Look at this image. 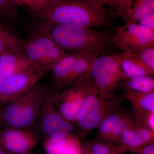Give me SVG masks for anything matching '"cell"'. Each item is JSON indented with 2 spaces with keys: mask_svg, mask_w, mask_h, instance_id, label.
Wrapping results in <instances>:
<instances>
[{
  "mask_svg": "<svg viewBox=\"0 0 154 154\" xmlns=\"http://www.w3.org/2000/svg\"><path fill=\"white\" fill-rule=\"evenodd\" d=\"M81 154H93L91 150V143H87L84 147H82Z\"/></svg>",
  "mask_w": 154,
  "mask_h": 154,
  "instance_id": "d6a6232c",
  "label": "cell"
},
{
  "mask_svg": "<svg viewBox=\"0 0 154 154\" xmlns=\"http://www.w3.org/2000/svg\"><path fill=\"white\" fill-rule=\"evenodd\" d=\"M32 27L47 34L64 50L91 53L98 56L111 51L113 36L102 30L69 25L35 23Z\"/></svg>",
  "mask_w": 154,
  "mask_h": 154,
  "instance_id": "7a4b0ae2",
  "label": "cell"
},
{
  "mask_svg": "<svg viewBox=\"0 0 154 154\" xmlns=\"http://www.w3.org/2000/svg\"><path fill=\"white\" fill-rule=\"evenodd\" d=\"M93 154H123L128 149L122 145H115L97 140L91 144Z\"/></svg>",
  "mask_w": 154,
  "mask_h": 154,
  "instance_id": "603a6c76",
  "label": "cell"
},
{
  "mask_svg": "<svg viewBox=\"0 0 154 154\" xmlns=\"http://www.w3.org/2000/svg\"><path fill=\"white\" fill-rule=\"evenodd\" d=\"M29 0H10L11 4L15 8L22 6H26Z\"/></svg>",
  "mask_w": 154,
  "mask_h": 154,
  "instance_id": "4dcf8cb0",
  "label": "cell"
},
{
  "mask_svg": "<svg viewBox=\"0 0 154 154\" xmlns=\"http://www.w3.org/2000/svg\"><path fill=\"white\" fill-rule=\"evenodd\" d=\"M17 10L10 0H0V20L11 25L12 24H22Z\"/></svg>",
  "mask_w": 154,
  "mask_h": 154,
  "instance_id": "7402d4cb",
  "label": "cell"
},
{
  "mask_svg": "<svg viewBox=\"0 0 154 154\" xmlns=\"http://www.w3.org/2000/svg\"><path fill=\"white\" fill-rule=\"evenodd\" d=\"M154 132L135 121L122 134L120 143L128 150L153 143Z\"/></svg>",
  "mask_w": 154,
  "mask_h": 154,
  "instance_id": "9a60e30c",
  "label": "cell"
},
{
  "mask_svg": "<svg viewBox=\"0 0 154 154\" xmlns=\"http://www.w3.org/2000/svg\"><path fill=\"white\" fill-rule=\"evenodd\" d=\"M0 70L4 78L27 73H47L32 62L22 52L0 55Z\"/></svg>",
  "mask_w": 154,
  "mask_h": 154,
  "instance_id": "7c38bea8",
  "label": "cell"
},
{
  "mask_svg": "<svg viewBox=\"0 0 154 154\" xmlns=\"http://www.w3.org/2000/svg\"><path fill=\"white\" fill-rule=\"evenodd\" d=\"M58 91L45 88L38 118L42 131L48 137H66L72 134L74 127L62 116L56 105Z\"/></svg>",
  "mask_w": 154,
  "mask_h": 154,
  "instance_id": "52a82bcc",
  "label": "cell"
},
{
  "mask_svg": "<svg viewBox=\"0 0 154 154\" xmlns=\"http://www.w3.org/2000/svg\"><path fill=\"white\" fill-rule=\"evenodd\" d=\"M1 113H0V122H1Z\"/></svg>",
  "mask_w": 154,
  "mask_h": 154,
  "instance_id": "e575fe53",
  "label": "cell"
},
{
  "mask_svg": "<svg viewBox=\"0 0 154 154\" xmlns=\"http://www.w3.org/2000/svg\"><path fill=\"white\" fill-rule=\"evenodd\" d=\"M66 137H48L44 143L47 154H64L66 148Z\"/></svg>",
  "mask_w": 154,
  "mask_h": 154,
  "instance_id": "cb8c5ba5",
  "label": "cell"
},
{
  "mask_svg": "<svg viewBox=\"0 0 154 154\" xmlns=\"http://www.w3.org/2000/svg\"><path fill=\"white\" fill-rule=\"evenodd\" d=\"M99 56L85 52H79L69 79L67 88L82 82L91 76L94 60Z\"/></svg>",
  "mask_w": 154,
  "mask_h": 154,
  "instance_id": "e0dca14e",
  "label": "cell"
},
{
  "mask_svg": "<svg viewBox=\"0 0 154 154\" xmlns=\"http://www.w3.org/2000/svg\"><path fill=\"white\" fill-rule=\"evenodd\" d=\"M134 122L131 110L121 108L113 111L105 117L96 128L98 140L115 145L120 143L122 134Z\"/></svg>",
  "mask_w": 154,
  "mask_h": 154,
  "instance_id": "30bf717a",
  "label": "cell"
},
{
  "mask_svg": "<svg viewBox=\"0 0 154 154\" xmlns=\"http://www.w3.org/2000/svg\"><path fill=\"white\" fill-rule=\"evenodd\" d=\"M94 88L91 76L82 82L58 91L55 103L62 116L70 122H76L85 99Z\"/></svg>",
  "mask_w": 154,
  "mask_h": 154,
  "instance_id": "ba28073f",
  "label": "cell"
},
{
  "mask_svg": "<svg viewBox=\"0 0 154 154\" xmlns=\"http://www.w3.org/2000/svg\"><path fill=\"white\" fill-rule=\"evenodd\" d=\"M45 88L37 84L9 102L4 119L9 127L28 130L38 118Z\"/></svg>",
  "mask_w": 154,
  "mask_h": 154,
  "instance_id": "3957f363",
  "label": "cell"
},
{
  "mask_svg": "<svg viewBox=\"0 0 154 154\" xmlns=\"http://www.w3.org/2000/svg\"><path fill=\"white\" fill-rule=\"evenodd\" d=\"M2 141L9 151L19 154L25 153L33 147L37 143V138L28 130L9 127L3 132Z\"/></svg>",
  "mask_w": 154,
  "mask_h": 154,
  "instance_id": "4fadbf2b",
  "label": "cell"
},
{
  "mask_svg": "<svg viewBox=\"0 0 154 154\" xmlns=\"http://www.w3.org/2000/svg\"><path fill=\"white\" fill-rule=\"evenodd\" d=\"M91 76L99 96L105 99L113 98L126 79L116 54L97 57L92 65Z\"/></svg>",
  "mask_w": 154,
  "mask_h": 154,
  "instance_id": "8992f818",
  "label": "cell"
},
{
  "mask_svg": "<svg viewBox=\"0 0 154 154\" xmlns=\"http://www.w3.org/2000/svg\"><path fill=\"white\" fill-rule=\"evenodd\" d=\"M88 2L102 8H105V5H108V0H87Z\"/></svg>",
  "mask_w": 154,
  "mask_h": 154,
  "instance_id": "1f68e13d",
  "label": "cell"
},
{
  "mask_svg": "<svg viewBox=\"0 0 154 154\" xmlns=\"http://www.w3.org/2000/svg\"><path fill=\"white\" fill-rule=\"evenodd\" d=\"M25 154V153H19V154Z\"/></svg>",
  "mask_w": 154,
  "mask_h": 154,
  "instance_id": "d590c367",
  "label": "cell"
},
{
  "mask_svg": "<svg viewBox=\"0 0 154 154\" xmlns=\"http://www.w3.org/2000/svg\"><path fill=\"white\" fill-rule=\"evenodd\" d=\"M116 56L126 79L135 77L154 76V72L133 56L131 53L123 52Z\"/></svg>",
  "mask_w": 154,
  "mask_h": 154,
  "instance_id": "ac0fdd59",
  "label": "cell"
},
{
  "mask_svg": "<svg viewBox=\"0 0 154 154\" xmlns=\"http://www.w3.org/2000/svg\"><path fill=\"white\" fill-rule=\"evenodd\" d=\"M112 43L123 52L133 53L154 45V31L139 23H126L113 36Z\"/></svg>",
  "mask_w": 154,
  "mask_h": 154,
  "instance_id": "9c48e42d",
  "label": "cell"
},
{
  "mask_svg": "<svg viewBox=\"0 0 154 154\" xmlns=\"http://www.w3.org/2000/svg\"><path fill=\"white\" fill-rule=\"evenodd\" d=\"M120 96L131 103L133 116L139 123L144 124L149 114L154 112V91L149 93L123 92Z\"/></svg>",
  "mask_w": 154,
  "mask_h": 154,
  "instance_id": "5bb4252c",
  "label": "cell"
},
{
  "mask_svg": "<svg viewBox=\"0 0 154 154\" xmlns=\"http://www.w3.org/2000/svg\"><path fill=\"white\" fill-rule=\"evenodd\" d=\"M66 148L64 154H81L82 147L77 138L74 135H69L66 137Z\"/></svg>",
  "mask_w": 154,
  "mask_h": 154,
  "instance_id": "4316f807",
  "label": "cell"
},
{
  "mask_svg": "<svg viewBox=\"0 0 154 154\" xmlns=\"http://www.w3.org/2000/svg\"><path fill=\"white\" fill-rule=\"evenodd\" d=\"M79 52L66 54L52 69L51 79L54 89L57 91L64 90L67 87L74 64Z\"/></svg>",
  "mask_w": 154,
  "mask_h": 154,
  "instance_id": "2e32d148",
  "label": "cell"
},
{
  "mask_svg": "<svg viewBox=\"0 0 154 154\" xmlns=\"http://www.w3.org/2000/svg\"><path fill=\"white\" fill-rule=\"evenodd\" d=\"M131 54L133 56L154 72V45L144 48L137 52Z\"/></svg>",
  "mask_w": 154,
  "mask_h": 154,
  "instance_id": "d4e9b609",
  "label": "cell"
},
{
  "mask_svg": "<svg viewBox=\"0 0 154 154\" xmlns=\"http://www.w3.org/2000/svg\"><path fill=\"white\" fill-rule=\"evenodd\" d=\"M154 13V0H133L121 17L126 23H138L141 19Z\"/></svg>",
  "mask_w": 154,
  "mask_h": 154,
  "instance_id": "ffe728a7",
  "label": "cell"
},
{
  "mask_svg": "<svg viewBox=\"0 0 154 154\" xmlns=\"http://www.w3.org/2000/svg\"><path fill=\"white\" fill-rule=\"evenodd\" d=\"M46 73H27L4 78L0 82V99L11 102L38 84Z\"/></svg>",
  "mask_w": 154,
  "mask_h": 154,
  "instance_id": "8fae6325",
  "label": "cell"
},
{
  "mask_svg": "<svg viewBox=\"0 0 154 154\" xmlns=\"http://www.w3.org/2000/svg\"><path fill=\"white\" fill-rule=\"evenodd\" d=\"M119 89L123 92L149 93L154 91V76H140L128 78L122 83Z\"/></svg>",
  "mask_w": 154,
  "mask_h": 154,
  "instance_id": "44dd1931",
  "label": "cell"
},
{
  "mask_svg": "<svg viewBox=\"0 0 154 154\" xmlns=\"http://www.w3.org/2000/svg\"><path fill=\"white\" fill-rule=\"evenodd\" d=\"M23 42L11 25L0 20V55L22 52Z\"/></svg>",
  "mask_w": 154,
  "mask_h": 154,
  "instance_id": "d6986e66",
  "label": "cell"
},
{
  "mask_svg": "<svg viewBox=\"0 0 154 154\" xmlns=\"http://www.w3.org/2000/svg\"><path fill=\"white\" fill-rule=\"evenodd\" d=\"M123 100L120 96L110 99L100 97L94 88L85 99L76 119L80 133L86 137L90 131L96 128L107 116L122 108Z\"/></svg>",
  "mask_w": 154,
  "mask_h": 154,
  "instance_id": "5b68a950",
  "label": "cell"
},
{
  "mask_svg": "<svg viewBox=\"0 0 154 154\" xmlns=\"http://www.w3.org/2000/svg\"><path fill=\"white\" fill-rule=\"evenodd\" d=\"M65 51L47 34L30 27V36L24 40L22 52L47 72L66 55Z\"/></svg>",
  "mask_w": 154,
  "mask_h": 154,
  "instance_id": "277c9868",
  "label": "cell"
},
{
  "mask_svg": "<svg viewBox=\"0 0 154 154\" xmlns=\"http://www.w3.org/2000/svg\"><path fill=\"white\" fill-rule=\"evenodd\" d=\"M138 23L154 31V13L143 17Z\"/></svg>",
  "mask_w": 154,
  "mask_h": 154,
  "instance_id": "f546056e",
  "label": "cell"
},
{
  "mask_svg": "<svg viewBox=\"0 0 154 154\" xmlns=\"http://www.w3.org/2000/svg\"><path fill=\"white\" fill-rule=\"evenodd\" d=\"M36 23L69 25L90 28L108 26L112 14L87 0H55L43 8L30 12Z\"/></svg>",
  "mask_w": 154,
  "mask_h": 154,
  "instance_id": "6da1fadb",
  "label": "cell"
},
{
  "mask_svg": "<svg viewBox=\"0 0 154 154\" xmlns=\"http://www.w3.org/2000/svg\"><path fill=\"white\" fill-rule=\"evenodd\" d=\"M133 1V0H108V5L112 14L121 17L129 8Z\"/></svg>",
  "mask_w": 154,
  "mask_h": 154,
  "instance_id": "484cf974",
  "label": "cell"
},
{
  "mask_svg": "<svg viewBox=\"0 0 154 154\" xmlns=\"http://www.w3.org/2000/svg\"><path fill=\"white\" fill-rule=\"evenodd\" d=\"M128 151L137 154H154V144L152 143L142 146L131 148Z\"/></svg>",
  "mask_w": 154,
  "mask_h": 154,
  "instance_id": "f1b7e54d",
  "label": "cell"
},
{
  "mask_svg": "<svg viewBox=\"0 0 154 154\" xmlns=\"http://www.w3.org/2000/svg\"><path fill=\"white\" fill-rule=\"evenodd\" d=\"M55 0H29L26 7L30 12L37 11L47 7Z\"/></svg>",
  "mask_w": 154,
  "mask_h": 154,
  "instance_id": "83f0119b",
  "label": "cell"
},
{
  "mask_svg": "<svg viewBox=\"0 0 154 154\" xmlns=\"http://www.w3.org/2000/svg\"><path fill=\"white\" fill-rule=\"evenodd\" d=\"M3 79H4V78H3L2 75V72H1V70H0V82H1Z\"/></svg>",
  "mask_w": 154,
  "mask_h": 154,
  "instance_id": "836d02e7",
  "label": "cell"
}]
</instances>
